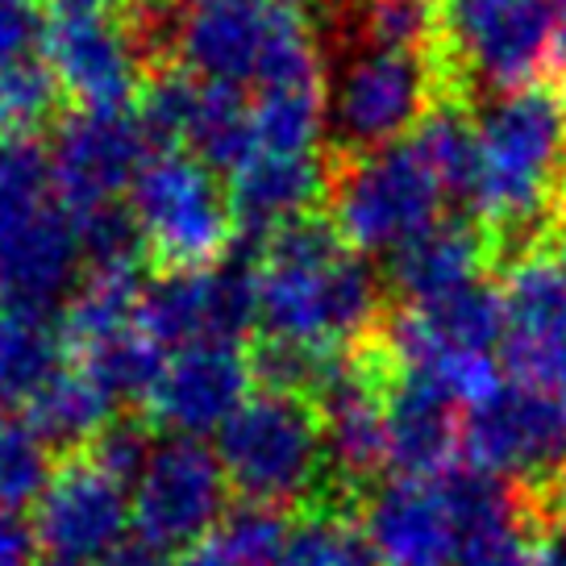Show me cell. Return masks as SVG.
Masks as SVG:
<instances>
[{
  "instance_id": "6da1fadb",
  "label": "cell",
  "mask_w": 566,
  "mask_h": 566,
  "mask_svg": "<svg viewBox=\"0 0 566 566\" xmlns=\"http://www.w3.org/2000/svg\"><path fill=\"white\" fill-rule=\"evenodd\" d=\"M254 292L266 342L317 358H334L367 334L379 308V283L367 254L317 221H301L266 242Z\"/></svg>"
},
{
  "instance_id": "7a4b0ae2",
  "label": "cell",
  "mask_w": 566,
  "mask_h": 566,
  "mask_svg": "<svg viewBox=\"0 0 566 566\" xmlns=\"http://www.w3.org/2000/svg\"><path fill=\"white\" fill-rule=\"evenodd\" d=\"M471 125L467 205L500 233L537 226L566 179V105L542 88L495 92Z\"/></svg>"
},
{
  "instance_id": "3957f363",
  "label": "cell",
  "mask_w": 566,
  "mask_h": 566,
  "mask_svg": "<svg viewBox=\"0 0 566 566\" xmlns=\"http://www.w3.org/2000/svg\"><path fill=\"white\" fill-rule=\"evenodd\" d=\"M80 217L59 196L51 155L34 142L0 146V308L51 313L80 287Z\"/></svg>"
},
{
  "instance_id": "277c9868",
  "label": "cell",
  "mask_w": 566,
  "mask_h": 566,
  "mask_svg": "<svg viewBox=\"0 0 566 566\" xmlns=\"http://www.w3.org/2000/svg\"><path fill=\"white\" fill-rule=\"evenodd\" d=\"M188 75L263 92L317 75L321 54L304 0H196L176 25Z\"/></svg>"
},
{
  "instance_id": "5b68a950",
  "label": "cell",
  "mask_w": 566,
  "mask_h": 566,
  "mask_svg": "<svg viewBox=\"0 0 566 566\" xmlns=\"http://www.w3.org/2000/svg\"><path fill=\"white\" fill-rule=\"evenodd\" d=\"M459 192L417 138L358 155L334 184V230L358 254H396L446 221Z\"/></svg>"
},
{
  "instance_id": "8992f818",
  "label": "cell",
  "mask_w": 566,
  "mask_h": 566,
  "mask_svg": "<svg viewBox=\"0 0 566 566\" xmlns=\"http://www.w3.org/2000/svg\"><path fill=\"white\" fill-rule=\"evenodd\" d=\"M217 459L250 504H292L313 492L325 459L321 417L304 396L254 391L217 433Z\"/></svg>"
},
{
  "instance_id": "52a82bcc",
  "label": "cell",
  "mask_w": 566,
  "mask_h": 566,
  "mask_svg": "<svg viewBox=\"0 0 566 566\" xmlns=\"http://www.w3.org/2000/svg\"><path fill=\"white\" fill-rule=\"evenodd\" d=\"M125 200L142 247L155 250L171 271L221 263L238 226L226 184L188 150H155Z\"/></svg>"
},
{
  "instance_id": "ba28073f",
  "label": "cell",
  "mask_w": 566,
  "mask_h": 566,
  "mask_svg": "<svg viewBox=\"0 0 566 566\" xmlns=\"http://www.w3.org/2000/svg\"><path fill=\"white\" fill-rule=\"evenodd\" d=\"M563 0H438V25L459 67L492 92L533 88L554 59Z\"/></svg>"
},
{
  "instance_id": "9c48e42d",
  "label": "cell",
  "mask_w": 566,
  "mask_h": 566,
  "mask_svg": "<svg viewBox=\"0 0 566 566\" xmlns=\"http://www.w3.org/2000/svg\"><path fill=\"white\" fill-rule=\"evenodd\" d=\"M433 80L421 54L363 46L329 80V129L337 138L371 155L417 134L429 108Z\"/></svg>"
},
{
  "instance_id": "30bf717a",
  "label": "cell",
  "mask_w": 566,
  "mask_h": 566,
  "mask_svg": "<svg viewBox=\"0 0 566 566\" xmlns=\"http://www.w3.org/2000/svg\"><path fill=\"white\" fill-rule=\"evenodd\" d=\"M259 321L254 271L242 263L179 266L142 287L138 325L159 350L238 346Z\"/></svg>"
},
{
  "instance_id": "8fae6325",
  "label": "cell",
  "mask_w": 566,
  "mask_h": 566,
  "mask_svg": "<svg viewBox=\"0 0 566 566\" xmlns=\"http://www.w3.org/2000/svg\"><path fill=\"white\" fill-rule=\"evenodd\" d=\"M226 495H230V475L217 450L196 438H167L155 442L142 475L134 479L129 504L142 542L159 549H196L230 513Z\"/></svg>"
},
{
  "instance_id": "7c38bea8",
  "label": "cell",
  "mask_w": 566,
  "mask_h": 566,
  "mask_svg": "<svg viewBox=\"0 0 566 566\" xmlns=\"http://www.w3.org/2000/svg\"><path fill=\"white\" fill-rule=\"evenodd\" d=\"M467 462L492 479H537L566 467V400L525 379H509L467 412Z\"/></svg>"
},
{
  "instance_id": "4fadbf2b",
  "label": "cell",
  "mask_w": 566,
  "mask_h": 566,
  "mask_svg": "<svg viewBox=\"0 0 566 566\" xmlns=\"http://www.w3.org/2000/svg\"><path fill=\"white\" fill-rule=\"evenodd\" d=\"M51 176L75 217L117 209L129 196L142 163L155 155L138 113H71L51 142Z\"/></svg>"
},
{
  "instance_id": "5bb4252c",
  "label": "cell",
  "mask_w": 566,
  "mask_h": 566,
  "mask_svg": "<svg viewBox=\"0 0 566 566\" xmlns=\"http://www.w3.org/2000/svg\"><path fill=\"white\" fill-rule=\"evenodd\" d=\"M129 516L134 504L125 483L88 454L63 462L51 475L38 500L34 533L38 546L59 566H101L113 549L125 546Z\"/></svg>"
},
{
  "instance_id": "9a60e30c",
  "label": "cell",
  "mask_w": 566,
  "mask_h": 566,
  "mask_svg": "<svg viewBox=\"0 0 566 566\" xmlns=\"http://www.w3.org/2000/svg\"><path fill=\"white\" fill-rule=\"evenodd\" d=\"M363 533L388 566H454L467 533L454 471L384 483L367 500Z\"/></svg>"
},
{
  "instance_id": "2e32d148",
  "label": "cell",
  "mask_w": 566,
  "mask_h": 566,
  "mask_svg": "<svg viewBox=\"0 0 566 566\" xmlns=\"http://www.w3.org/2000/svg\"><path fill=\"white\" fill-rule=\"evenodd\" d=\"M250 367L238 346H188L163 363L155 391L146 396L150 417L171 438H209L238 417L250 396Z\"/></svg>"
},
{
  "instance_id": "e0dca14e",
  "label": "cell",
  "mask_w": 566,
  "mask_h": 566,
  "mask_svg": "<svg viewBox=\"0 0 566 566\" xmlns=\"http://www.w3.org/2000/svg\"><path fill=\"white\" fill-rule=\"evenodd\" d=\"M495 342H504V308L500 287L488 280L442 301L405 304L388 325V354L400 371H433L450 358L492 354Z\"/></svg>"
},
{
  "instance_id": "ac0fdd59",
  "label": "cell",
  "mask_w": 566,
  "mask_h": 566,
  "mask_svg": "<svg viewBox=\"0 0 566 566\" xmlns=\"http://www.w3.org/2000/svg\"><path fill=\"white\" fill-rule=\"evenodd\" d=\"M46 67L54 71L63 96L84 113H122L138 92V51L134 38L117 30L108 18L51 21L42 38Z\"/></svg>"
},
{
  "instance_id": "d6986e66",
  "label": "cell",
  "mask_w": 566,
  "mask_h": 566,
  "mask_svg": "<svg viewBox=\"0 0 566 566\" xmlns=\"http://www.w3.org/2000/svg\"><path fill=\"white\" fill-rule=\"evenodd\" d=\"M504 350L513 379H533L566 346V259L533 250L500 280Z\"/></svg>"
},
{
  "instance_id": "ffe728a7",
  "label": "cell",
  "mask_w": 566,
  "mask_h": 566,
  "mask_svg": "<svg viewBox=\"0 0 566 566\" xmlns=\"http://www.w3.org/2000/svg\"><path fill=\"white\" fill-rule=\"evenodd\" d=\"M313 391L321 400L317 417L325 433V454L337 471L350 479H367L379 467H388V400L379 396L371 375L337 354L325 363Z\"/></svg>"
},
{
  "instance_id": "44dd1931",
  "label": "cell",
  "mask_w": 566,
  "mask_h": 566,
  "mask_svg": "<svg viewBox=\"0 0 566 566\" xmlns=\"http://www.w3.org/2000/svg\"><path fill=\"white\" fill-rule=\"evenodd\" d=\"M388 467L396 479H438L462 450L459 405L433 379L400 371L388 388Z\"/></svg>"
},
{
  "instance_id": "7402d4cb",
  "label": "cell",
  "mask_w": 566,
  "mask_h": 566,
  "mask_svg": "<svg viewBox=\"0 0 566 566\" xmlns=\"http://www.w3.org/2000/svg\"><path fill=\"white\" fill-rule=\"evenodd\" d=\"M230 209L233 221L254 238H275V233L301 226L308 209L325 192V163L321 155H271L254 150L230 171Z\"/></svg>"
},
{
  "instance_id": "603a6c76",
  "label": "cell",
  "mask_w": 566,
  "mask_h": 566,
  "mask_svg": "<svg viewBox=\"0 0 566 566\" xmlns=\"http://www.w3.org/2000/svg\"><path fill=\"white\" fill-rule=\"evenodd\" d=\"M454 483L467 516L454 566H537V546L525 533L513 488L475 467H454Z\"/></svg>"
},
{
  "instance_id": "cb8c5ba5",
  "label": "cell",
  "mask_w": 566,
  "mask_h": 566,
  "mask_svg": "<svg viewBox=\"0 0 566 566\" xmlns=\"http://www.w3.org/2000/svg\"><path fill=\"white\" fill-rule=\"evenodd\" d=\"M391 283L405 304H429L483 283V242L475 230L442 221L391 254Z\"/></svg>"
},
{
  "instance_id": "d4e9b609",
  "label": "cell",
  "mask_w": 566,
  "mask_h": 566,
  "mask_svg": "<svg viewBox=\"0 0 566 566\" xmlns=\"http://www.w3.org/2000/svg\"><path fill=\"white\" fill-rule=\"evenodd\" d=\"M325 125H329V80H325V71L304 75V80H287V84H275V88L250 92V138H254V150L317 155Z\"/></svg>"
},
{
  "instance_id": "484cf974",
  "label": "cell",
  "mask_w": 566,
  "mask_h": 566,
  "mask_svg": "<svg viewBox=\"0 0 566 566\" xmlns=\"http://www.w3.org/2000/svg\"><path fill=\"white\" fill-rule=\"evenodd\" d=\"M67 337L46 313L0 308V400L30 405L63 371Z\"/></svg>"
},
{
  "instance_id": "4316f807",
  "label": "cell",
  "mask_w": 566,
  "mask_h": 566,
  "mask_svg": "<svg viewBox=\"0 0 566 566\" xmlns=\"http://www.w3.org/2000/svg\"><path fill=\"white\" fill-rule=\"evenodd\" d=\"M142 287L146 283L138 280V266H88V275L71 292L63 317V337L71 350H92L108 337L134 329Z\"/></svg>"
},
{
  "instance_id": "83f0119b",
  "label": "cell",
  "mask_w": 566,
  "mask_h": 566,
  "mask_svg": "<svg viewBox=\"0 0 566 566\" xmlns=\"http://www.w3.org/2000/svg\"><path fill=\"white\" fill-rule=\"evenodd\" d=\"M108 417H113V396L84 367H63L25 405V421L46 438V446L96 442L108 429Z\"/></svg>"
},
{
  "instance_id": "f1b7e54d",
  "label": "cell",
  "mask_w": 566,
  "mask_h": 566,
  "mask_svg": "<svg viewBox=\"0 0 566 566\" xmlns=\"http://www.w3.org/2000/svg\"><path fill=\"white\" fill-rule=\"evenodd\" d=\"M292 525L271 504H238L192 549L188 566H280Z\"/></svg>"
},
{
  "instance_id": "f546056e",
  "label": "cell",
  "mask_w": 566,
  "mask_h": 566,
  "mask_svg": "<svg viewBox=\"0 0 566 566\" xmlns=\"http://www.w3.org/2000/svg\"><path fill=\"white\" fill-rule=\"evenodd\" d=\"M59 80L46 67V59H18L0 67V138L30 142L59 108Z\"/></svg>"
},
{
  "instance_id": "4dcf8cb0",
  "label": "cell",
  "mask_w": 566,
  "mask_h": 566,
  "mask_svg": "<svg viewBox=\"0 0 566 566\" xmlns=\"http://www.w3.org/2000/svg\"><path fill=\"white\" fill-rule=\"evenodd\" d=\"M51 446L25 417H0V513L38 504L51 483Z\"/></svg>"
},
{
  "instance_id": "1f68e13d",
  "label": "cell",
  "mask_w": 566,
  "mask_h": 566,
  "mask_svg": "<svg viewBox=\"0 0 566 566\" xmlns=\"http://www.w3.org/2000/svg\"><path fill=\"white\" fill-rule=\"evenodd\" d=\"M375 549L354 521L334 513L304 516L287 533L280 566H371Z\"/></svg>"
},
{
  "instance_id": "d6a6232c",
  "label": "cell",
  "mask_w": 566,
  "mask_h": 566,
  "mask_svg": "<svg viewBox=\"0 0 566 566\" xmlns=\"http://www.w3.org/2000/svg\"><path fill=\"white\" fill-rule=\"evenodd\" d=\"M438 25V0H358V30L367 46L421 54Z\"/></svg>"
},
{
  "instance_id": "836d02e7",
  "label": "cell",
  "mask_w": 566,
  "mask_h": 566,
  "mask_svg": "<svg viewBox=\"0 0 566 566\" xmlns=\"http://www.w3.org/2000/svg\"><path fill=\"white\" fill-rule=\"evenodd\" d=\"M150 450H155V442H150L142 429H134V424H108L105 433L92 442V459L101 462L108 475H117L125 488H129V483L142 475Z\"/></svg>"
},
{
  "instance_id": "e575fe53",
  "label": "cell",
  "mask_w": 566,
  "mask_h": 566,
  "mask_svg": "<svg viewBox=\"0 0 566 566\" xmlns=\"http://www.w3.org/2000/svg\"><path fill=\"white\" fill-rule=\"evenodd\" d=\"M42 38V0H0V67L30 59Z\"/></svg>"
},
{
  "instance_id": "d590c367",
  "label": "cell",
  "mask_w": 566,
  "mask_h": 566,
  "mask_svg": "<svg viewBox=\"0 0 566 566\" xmlns=\"http://www.w3.org/2000/svg\"><path fill=\"white\" fill-rule=\"evenodd\" d=\"M38 533L18 513H0V566H34Z\"/></svg>"
},
{
  "instance_id": "8d00e7d4",
  "label": "cell",
  "mask_w": 566,
  "mask_h": 566,
  "mask_svg": "<svg viewBox=\"0 0 566 566\" xmlns=\"http://www.w3.org/2000/svg\"><path fill=\"white\" fill-rule=\"evenodd\" d=\"M101 566H179V563L171 558V549H159L138 537V542H125L122 549H113Z\"/></svg>"
},
{
  "instance_id": "74e56055",
  "label": "cell",
  "mask_w": 566,
  "mask_h": 566,
  "mask_svg": "<svg viewBox=\"0 0 566 566\" xmlns=\"http://www.w3.org/2000/svg\"><path fill=\"white\" fill-rule=\"evenodd\" d=\"M122 0H42V9H51L54 21H84V18H108Z\"/></svg>"
},
{
  "instance_id": "f35d334b",
  "label": "cell",
  "mask_w": 566,
  "mask_h": 566,
  "mask_svg": "<svg viewBox=\"0 0 566 566\" xmlns=\"http://www.w3.org/2000/svg\"><path fill=\"white\" fill-rule=\"evenodd\" d=\"M525 384H542V388H549V391H558L566 400V346L554 358H549L542 371L533 375V379H525Z\"/></svg>"
},
{
  "instance_id": "ab89813d",
  "label": "cell",
  "mask_w": 566,
  "mask_h": 566,
  "mask_svg": "<svg viewBox=\"0 0 566 566\" xmlns=\"http://www.w3.org/2000/svg\"><path fill=\"white\" fill-rule=\"evenodd\" d=\"M537 566H566V530L537 546Z\"/></svg>"
},
{
  "instance_id": "60d3db41",
  "label": "cell",
  "mask_w": 566,
  "mask_h": 566,
  "mask_svg": "<svg viewBox=\"0 0 566 566\" xmlns=\"http://www.w3.org/2000/svg\"><path fill=\"white\" fill-rule=\"evenodd\" d=\"M554 71H558V84H563V105H566V0H563V18H558V34H554Z\"/></svg>"
},
{
  "instance_id": "b9f144b4",
  "label": "cell",
  "mask_w": 566,
  "mask_h": 566,
  "mask_svg": "<svg viewBox=\"0 0 566 566\" xmlns=\"http://www.w3.org/2000/svg\"><path fill=\"white\" fill-rule=\"evenodd\" d=\"M558 254L566 259V212H563V221H558Z\"/></svg>"
},
{
  "instance_id": "7bdbcfd3",
  "label": "cell",
  "mask_w": 566,
  "mask_h": 566,
  "mask_svg": "<svg viewBox=\"0 0 566 566\" xmlns=\"http://www.w3.org/2000/svg\"><path fill=\"white\" fill-rule=\"evenodd\" d=\"M558 500H563V509H566V467L558 471Z\"/></svg>"
},
{
  "instance_id": "ee69618b",
  "label": "cell",
  "mask_w": 566,
  "mask_h": 566,
  "mask_svg": "<svg viewBox=\"0 0 566 566\" xmlns=\"http://www.w3.org/2000/svg\"><path fill=\"white\" fill-rule=\"evenodd\" d=\"M188 4H196V0H188Z\"/></svg>"
},
{
  "instance_id": "f6af8a7d",
  "label": "cell",
  "mask_w": 566,
  "mask_h": 566,
  "mask_svg": "<svg viewBox=\"0 0 566 566\" xmlns=\"http://www.w3.org/2000/svg\"><path fill=\"white\" fill-rule=\"evenodd\" d=\"M51 566H59V563H51Z\"/></svg>"
}]
</instances>
